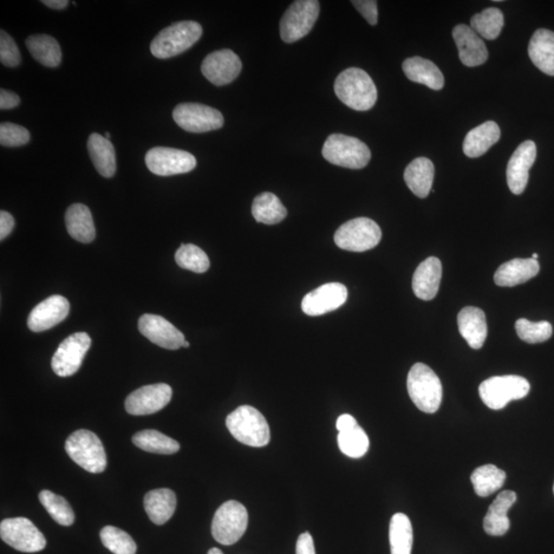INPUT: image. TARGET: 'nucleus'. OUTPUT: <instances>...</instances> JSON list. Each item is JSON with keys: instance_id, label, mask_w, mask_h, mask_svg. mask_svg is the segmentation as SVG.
Returning <instances> with one entry per match:
<instances>
[{"instance_id": "1", "label": "nucleus", "mask_w": 554, "mask_h": 554, "mask_svg": "<svg viewBox=\"0 0 554 554\" xmlns=\"http://www.w3.org/2000/svg\"><path fill=\"white\" fill-rule=\"evenodd\" d=\"M334 89L339 100L356 111H368L377 102L375 83L366 71L360 68L344 70L336 78Z\"/></svg>"}, {"instance_id": "2", "label": "nucleus", "mask_w": 554, "mask_h": 554, "mask_svg": "<svg viewBox=\"0 0 554 554\" xmlns=\"http://www.w3.org/2000/svg\"><path fill=\"white\" fill-rule=\"evenodd\" d=\"M226 426L233 438L244 445L261 448L269 445L270 429L265 417L251 406H241L227 416Z\"/></svg>"}, {"instance_id": "3", "label": "nucleus", "mask_w": 554, "mask_h": 554, "mask_svg": "<svg viewBox=\"0 0 554 554\" xmlns=\"http://www.w3.org/2000/svg\"><path fill=\"white\" fill-rule=\"evenodd\" d=\"M408 393L422 412H438L442 401V386L438 375L425 363H416L408 375Z\"/></svg>"}, {"instance_id": "4", "label": "nucleus", "mask_w": 554, "mask_h": 554, "mask_svg": "<svg viewBox=\"0 0 554 554\" xmlns=\"http://www.w3.org/2000/svg\"><path fill=\"white\" fill-rule=\"evenodd\" d=\"M203 35V27L198 22L182 21L161 30L150 44L154 57L168 59L184 53Z\"/></svg>"}, {"instance_id": "5", "label": "nucleus", "mask_w": 554, "mask_h": 554, "mask_svg": "<svg viewBox=\"0 0 554 554\" xmlns=\"http://www.w3.org/2000/svg\"><path fill=\"white\" fill-rule=\"evenodd\" d=\"M65 449L69 457L88 472L101 473L106 469L107 457L103 443L90 430L81 429L70 434Z\"/></svg>"}, {"instance_id": "6", "label": "nucleus", "mask_w": 554, "mask_h": 554, "mask_svg": "<svg viewBox=\"0 0 554 554\" xmlns=\"http://www.w3.org/2000/svg\"><path fill=\"white\" fill-rule=\"evenodd\" d=\"M323 156L331 164L361 169L371 160V150L360 139L342 134H332L325 140Z\"/></svg>"}, {"instance_id": "7", "label": "nucleus", "mask_w": 554, "mask_h": 554, "mask_svg": "<svg viewBox=\"0 0 554 554\" xmlns=\"http://www.w3.org/2000/svg\"><path fill=\"white\" fill-rule=\"evenodd\" d=\"M529 391V381L516 375L488 378L479 388L481 401L492 410H502L512 401L524 399Z\"/></svg>"}, {"instance_id": "8", "label": "nucleus", "mask_w": 554, "mask_h": 554, "mask_svg": "<svg viewBox=\"0 0 554 554\" xmlns=\"http://www.w3.org/2000/svg\"><path fill=\"white\" fill-rule=\"evenodd\" d=\"M249 524L246 508L238 501L230 500L222 504L215 513L212 534L222 545H232L244 536Z\"/></svg>"}, {"instance_id": "9", "label": "nucleus", "mask_w": 554, "mask_h": 554, "mask_svg": "<svg viewBox=\"0 0 554 554\" xmlns=\"http://www.w3.org/2000/svg\"><path fill=\"white\" fill-rule=\"evenodd\" d=\"M382 231L375 221L356 218L338 228L335 243L340 249L349 252H366L380 243Z\"/></svg>"}, {"instance_id": "10", "label": "nucleus", "mask_w": 554, "mask_h": 554, "mask_svg": "<svg viewBox=\"0 0 554 554\" xmlns=\"http://www.w3.org/2000/svg\"><path fill=\"white\" fill-rule=\"evenodd\" d=\"M319 15L316 0H298L286 10L280 21V36L286 43H293L309 34Z\"/></svg>"}, {"instance_id": "11", "label": "nucleus", "mask_w": 554, "mask_h": 554, "mask_svg": "<svg viewBox=\"0 0 554 554\" xmlns=\"http://www.w3.org/2000/svg\"><path fill=\"white\" fill-rule=\"evenodd\" d=\"M0 537L18 551L34 553L47 546L43 534L28 519H6L0 524Z\"/></svg>"}, {"instance_id": "12", "label": "nucleus", "mask_w": 554, "mask_h": 554, "mask_svg": "<svg viewBox=\"0 0 554 554\" xmlns=\"http://www.w3.org/2000/svg\"><path fill=\"white\" fill-rule=\"evenodd\" d=\"M174 121L191 133H206L224 125V117L219 110L204 104L182 103L174 109Z\"/></svg>"}, {"instance_id": "13", "label": "nucleus", "mask_w": 554, "mask_h": 554, "mask_svg": "<svg viewBox=\"0 0 554 554\" xmlns=\"http://www.w3.org/2000/svg\"><path fill=\"white\" fill-rule=\"evenodd\" d=\"M145 162L150 172L161 177L191 172L197 167V159L191 153L168 147L150 149Z\"/></svg>"}, {"instance_id": "14", "label": "nucleus", "mask_w": 554, "mask_h": 554, "mask_svg": "<svg viewBox=\"0 0 554 554\" xmlns=\"http://www.w3.org/2000/svg\"><path fill=\"white\" fill-rule=\"evenodd\" d=\"M92 345L87 332H75L69 336L58 347L51 360V369L59 377H70L80 370L84 356Z\"/></svg>"}, {"instance_id": "15", "label": "nucleus", "mask_w": 554, "mask_h": 554, "mask_svg": "<svg viewBox=\"0 0 554 554\" xmlns=\"http://www.w3.org/2000/svg\"><path fill=\"white\" fill-rule=\"evenodd\" d=\"M172 395L171 386L165 383L143 386L128 396L126 410L134 416L152 415L167 407Z\"/></svg>"}, {"instance_id": "16", "label": "nucleus", "mask_w": 554, "mask_h": 554, "mask_svg": "<svg viewBox=\"0 0 554 554\" xmlns=\"http://www.w3.org/2000/svg\"><path fill=\"white\" fill-rule=\"evenodd\" d=\"M243 64L231 50H221L207 55L201 64V73L215 86L222 87L236 81Z\"/></svg>"}, {"instance_id": "17", "label": "nucleus", "mask_w": 554, "mask_h": 554, "mask_svg": "<svg viewBox=\"0 0 554 554\" xmlns=\"http://www.w3.org/2000/svg\"><path fill=\"white\" fill-rule=\"evenodd\" d=\"M347 286L339 283L325 284L303 298L302 310L309 316H319L334 311L347 302Z\"/></svg>"}, {"instance_id": "18", "label": "nucleus", "mask_w": 554, "mask_h": 554, "mask_svg": "<svg viewBox=\"0 0 554 554\" xmlns=\"http://www.w3.org/2000/svg\"><path fill=\"white\" fill-rule=\"evenodd\" d=\"M138 328L143 336L161 348L177 350L183 347L185 342L183 332L162 316H142L139 319Z\"/></svg>"}, {"instance_id": "19", "label": "nucleus", "mask_w": 554, "mask_h": 554, "mask_svg": "<svg viewBox=\"0 0 554 554\" xmlns=\"http://www.w3.org/2000/svg\"><path fill=\"white\" fill-rule=\"evenodd\" d=\"M536 156L537 147L533 141L521 143L513 152L506 169L507 184L513 194L519 195L525 191Z\"/></svg>"}, {"instance_id": "20", "label": "nucleus", "mask_w": 554, "mask_h": 554, "mask_svg": "<svg viewBox=\"0 0 554 554\" xmlns=\"http://www.w3.org/2000/svg\"><path fill=\"white\" fill-rule=\"evenodd\" d=\"M70 304L66 298L55 295L39 303L28 317V328L35 332L54 328L69 315Z\"/></svg>"}, {"instance_id": "21", "label": "nucleus", "mask_w": 554, "mask_h": 554, "mask_svg": "<svg viewBox=\"0 0 554 554\" xmlns=\"http://www.w3.org/2000/svg\"><path fill=\"white\" fill-rule=\"evenodd\" d=\"M453 37L460 60L465 66L477 67L487 62L488 53L486 44L472 27L464 24L456 26Z\"/></svg>"}, {"instance_id": "22", "label": "nucleus", "mask_w": 554, "mask_h": 554, "mask_svg": "<svg viewBox=\"0 0 554 554\" xmlns=\"http://www.w3.org/2000/svg\"><path fill=\"white\" fill-rule=\"evenodd\" d=\"M442 267L441 261L430 257L418 266L413 277V291L415 295L425 301H430L440 289Z\"/></svg>"}, {"instance_id": "23", "label": "nucleus", "mask_w": 554, "mask_h": 554, "mask_svg": "<svg viewBox=\"0 0 554 554\" xmlns=\"http://www.w3.org/2000/svg\"><path fill=\"white\" fill-rule=\"evenodd\" d=\"M517 498V494L513 491H504L494 500L484 519V529L488 535L503 536L510 530L511 520L507 514L516 503Z\"/></svg>"}, {"instance_id": "24", "label": "nucleus", "mask_w": 554, "mask_h": 554, "mask_svg": "<svg viewBox=\"0 0 554 554\" xmlns=\"http://www.w3.org/2000/svg\"><path fill=\"white\" fill-rule=\"evenodd\" d=\"M540 265L535 259H513L502 264L495 273L494 282L499 286H516L535 277Z\"/></svg>"}, {"instance_id": "25", "label": "nucleus", "mask_w": 554, "mask_h": 554, "mask_svg": "<svg viewBox=\"0 0 554 554\" xmlns=\"http://www.w3.org/2000/svg\"><path fill=\"white\" fill-rule=\"evenodd\" d=\"M460 334L472 349L484 347L488 335L485 312L478 308H463L458 315Z\"/></svg>"}, {"instance_id": "26", "label": "nucleus", "mask_w": 554, "mask_h": 554, "mask_svg": "<svg viewBox=\"0 0 554 554\" xmlns=\"http://www.w3.org/2000/svg\"><path fill=\"white\" fill-rule=\"evenodd\" d=\"M501 130L496 122L487 121L469 132L463 143V152L471 159L484 155L500 140Z\"/></svg>"}, {"instance_id": "27", "label": "nucleus", "mask_w": 554, "mask_h": 554, "mask_svg": "<svg viewBox=\"0 0 554 554\" xmlns=\"http://www.w3.org/2000/svg\"><path fill=\"white\" fill-rule=\"evenodd\" d=\"M403 73L410 81L439 90L445 86V78L436 65L421 57L409 58L402 64Z\"/></svg>"}, {"instance_id": "28", "label": "nucleus", "mask_w": 554, "mask_h": 554, "mask_svg": "<svg viewBox=\"0 0 554 554\" xmlns=\"http://www.w3.org/2000/svg\"><path fill=\"white\" fill-rule=\"evenodd\" d=\"M527 51L538 69L547 75L554 76V32L538 29L531 38Z\"/></svg>"}, {"instance_id": "29", "label": "nucleus", "mask_w": 554, "mask_h": 554, "mask_svg": "<svg viewBox=\"0 0 554 554\" xmlns=\"http://www.w3.org/2000/svg\"><path fill=\"white\" fill-rule=\"evenodd\" d=\"M435 169L433 161L426 158L414 160L407 167L403 178L416 197L425 199L432 191Z\"/></svg>"}, {"instance_id": "30", "label": "nucleus", "mask_w": 554, "mask_h": 554, "mask_svg": "<svg viewBox=\"0 0 554 554\" xmlns=\"http://www.w3.org/2000/svg\"><path fill=\"white\" fill-rule=\"evenodd\" d=\"M65 223L70 237L80 243L90 244L96 238L92 213L87 206L82 204L70 206L65 215Z\"/></svg>"}, {"instance_id": "31", "label": "nucleus", "mask_w": 554, "mask_h": 554, "mask_svg": "<svg viewBox=\"0 0 554 554\" xmlns=\"http://www.w3.org/2000/svg\"><path fill=\"white\" fill-rule=\"evenodd\" d=\"M177 507V497L169 488H158L150 491L144 498V508L150 520L153 524L161 526L174 516Z\"/></svg>"}, {"instance_id": "32", "label": "nucleus", "mask_w": 554, "mask_h": 554, "mask_svg": "<svg viewBox=\"0 0 554 554\" xmlns=\"http://www.w3.org/2000/svg\"><path fill=\"white\" fill-rule=\"evenodd\" d=\"M90 160L96 169L103 177L113 178L116 172L115 150L105 137L92 134L88 141Z\"/></svg>"}, {"instance_id": "33", "label": "nucleus", "mask_w": 554, "mask_h": 554, "mask_svg": "<svg viewBox=\"0 0 554 554\" xmlns=\"http://www.w3.org/2000/svg\"><path fill=\"white\" fill-rule=\"evenodd\" d=\"M26 47L32 57L45 67L56 68L61 63L60 44L54 37L45 35H32L26 39Z\"/></svg>"}, {"instance_id": "34", "label": "nucleus", "mask_w": 554, "mask_h": 554, "mask_svg": "<svg viewBox=\"0 0 554 554\" xmlns=\"http://www.w3.org/2000/svg\"><path fill=\"white\" fill-rule=\"evenodd\" d=\"M252 213L259 223L275 225L288 215L286 208L276 194L264 192L254 199Z\"/></svg>"}, {"instance_id": "35", "label": "nucleus", "mask_w": 554, "mask_h": 554, "mask_svg": "<svg viewBox=\"0 0 554 554\" xmlns=\"http://www.w3.org/2000/svg\"><path fill=\"white\" fill-rule=\"evenodd\" d=\"M413 527L403 513H395L390 520L389 541L391 554H410L413 547Z\"/></svg>"}, {"instance_id": "36", "label": "nucleus", "mask_w": 554, "mask_h": 554, "mask_svg": "<svg viewBox=\"0 0 554 554\" xmlns=\"http://www.w3.org/2000/svg\"><path fill=\"white\" fill-rule=\"evenodd\" d=\"M133 442L136 447L149 453L172 455L177 453L180 449L177 441L168 438L166 434L153 429L137 433L133 436Z\"/></svg>"}, {"instance_id": "37", "label": "nucleus", "mask_w": 554, "mask_h": 554, "mask_svg": "<svg viewBox=\"0 0 554 554\" xmlns=\"http://www.w3.org/2000/svg\"><path fill=\"white\" fill-rule=\"evenodd\" d=\"M471 480L475 493L480 497H488L503 487L506 473L497 466L488 464L475 469Z\"/></svg>"}, {"instance_id": "38", "label": "nucleus", "mask_w": 554, "mask_h": 554, "mask_svg": "<svg viewBox=\"0 0 554 554\" xmlns=\"http://www.w3.org/2000/svg\"><path fill=\"white\" fill-rule=\"evenodd\" d=\"M471 27L477 34L488 39V41H494L496 39L503 28L504 16L502 12L496 8H488L480 12V14L474 15L472 18Z\"/></svg>"}, {"instance_id": "39", "label": "nucleus", "mask_w": 554, "mask_h": 554, "mask_svg": "<svg viewBox=\"0 0 554 554\" xmlns=\"http://www.w3.org/2000/svg\"><path fill=\"white\" fill-rule=\"evenodd\" d=\"M39 501L57 524L69 527L74 523L75 516L73 508L64 497L44 490L39 494Z\"/></svg>"}, {"instance_id": "40", "label": "nucleus", "mask_w": 554, "mask_h": 554, "mask_svg": "<svg viewBox=\"0 0 554 554\" xmlns=\"http://www.w3.org/2000/svg\"><path fill=\"white\" fill-rule=\"evenodd\" d=\"M338 446L340 451L350 458H362L366 455L370 447V441L366 432L356 426L348 432L339 433Z\"/></svg>"}, {"instance_id": "41", "label": "nucleus", "mask_w": 554, "mask_h": 554, "mask_svg": "<svg viewBox=\"0 0 554 554\" xmlns=\"http://www.w3.org/2000/svg\"><path fill=\"white\" fill-rule=\"evenodd\" d=\"M175 259L181 269L195 273H204L211 265L207 254L198 246L191 244L182 245L176 252Z\"/></svg>"}, {"instance_id": "42", "label": "nucleus", "mask_w": 554, "mask_h": 554, "mask_svg": "<svg viewBox=\"0 0 554 554\" xmlns=\"http://www.w3.org/2000/svg\"><path fill=\"white\" fill-rule=\"evenodd\" d=\"M102 543L114 554H136L137 545L128 533L113 526L103 527L100 533Z\"/></svg>"}, {"instance_id": "43", "label": "nucleus", "mask_w": 554, "mask_h": 554, "mask_svg": "<svg viewBox=\"0 0 554 554\" xmlns=\"http://www.w3.org/2000/svg\"><path fill=\"white\" fill-rule=\"evenodd\" d=\"M516 330L521 340L530 343H542L552 336V325L549 322H530L520 318L516 323Z\"/></svg>"}, {"instance_id": "44", "label": "nucleus", "mask_w": 554, "mask_h": 554, "mask_svg": "<svg viewBox=\"0 0 554 554\" xmlns=\"http://www.w3.org/2000/svg\"><path fill=\"white\" fill-rule=\"evenodd\" d=\"M30 133L22 126L3 122L0 126V144L5 147H19L27 144Z\"/></svg>"}, {"instance_id": "45", "label": "nucleus", "mask_w": 554, "mask_h": 554, "mask_svg": "<svg viewBox=\"0 0 554 554\" xmlns=\"http://www.w3.org/2000/svg\"><path fill=\"white\" fill-rule=\"evenodd\" d=\"M0 61L6 67H17L21 63L18 45L5 31L0 32Z\"/></svg>"}, {"instance_id": "46", "label": "nucleus", "mask_w": 554, "mask_h": 554, "mask_svg": "<svg viewBox=\"0 0 554 554\" xmlns=\"http://www.w3.org/2000/svg\"><path fill=\"white\" fill-rule=\"evenodd\" d=\"M351 4L367 20L370 25L378 23L377 2H374V0H355Z\"/></svg>"}, {"instance_id": "47", "label": "nucleus", "mask_w": 554, "mask_h": 554, "mask_svg": "<svg viewBox=\"0 0 554 554\" xmlns=\"http://www.w3.org/2000/svg\"><path fill=\"white\" fill-rule=\"evenodd\" d=\"M296 554H316L314 538H312L309 533H304L299 536Z\"/></svg>"}, {"instance_id": "48", "label": "nucleus", "mask_w": 554, "mask_h": 554, "mask_svg": "<svg viewBox=\"0 0 554 554\" xmlns=\"http://www.w3.org/2000/svg\"><path fill=\"white\" fill-rule=\"evenodd\" d=\"M15 220L8 212H0V239L4 240L8 238L14 230Z\"/></svg>"}, {"instance_id": "49", "label": "nucleus", "mask_w": 554, "mask_h": 554, "mask_svg": "<svg viewBox=\"0 0 554 554\" xmlns=\"http://www.w3.org/2000/svg\"><path fill=\"white\" fill-rule=\"evenodd\" d=\"M20 97L10 90H6L2 89L0 90V109L2 110H10L15 108L20 104Z\"/></svg>"}, {"instance_id": "50", "label": "nucleus", "mask_w": 554, "mask_h": 554, "mask_svg": "<svg viewBox=\"0 0 554 554\" xmlns=\"http://www.w3.org/2000/svg\"><path fill=\"white\" fill-rule=\"evenodd\" d=\"M357 425L356 420L349 414L341 415L336 423L339 433L348 432V430L354 429Z\"/></svg>"}, {"instance_id": "51", "label": "nucleus", "mask_w": 554, "mask_h": 554, "mask_svg": "<svg viewBox=\"0 0 554 554\" xmlns=\"http://www.w3.org/2000/svg\"><path fill=\"white\" fill-rule=\"evenodd\" d=\"M42 3L54 10H63L69 4L67 0H43Z\"/></svg>"}, {"instance_id": "52", "label": "nucleus", "mask_w": 554, "mask_h": 554, "mask_svg": "<svg viewBox=\"0 0 554 554\" xmlns=\"http://www.w3.org/2000/svg\"><path fill=\"white\" fill-rule=\"evenodd\" d=\"M207 554H224V553L222 552L218 549H212V550H208Z\"/></svg>"}, {"instance_id": "53", "label": "nucleus", "mask_w": 554, "mask_h": 554, "mask_svg": "<svg viewBox=\"0 0 554 554\" xmlns=\"http://www.w3.org/2000/svg\"><path fill=\"white\" fill-rule=\"evenodd\" d=\"M189 347H191V344H189V342L185 340V342L183 343V347L188 348Z\"/></svg>"}, {"instance_id": "54", "label": "nucleus", "mask_w": 554, "mask_h": 554, "mask_svg": "<svg viewBox=\"0 0 554 554\" xmlns=\"http://www.w3.org/2000/svg\"><path fill=\"white\" fill-rule=\"evenodd\" d=\"M539 257L538 254H533L532 259L537 260Z\"/></svg>"}, {"instance_id": "55", "label": "nucleus", "mask_w": 554, "mask_h": 554, "mask_svg": "<svg viewBox=\"0 0 554 554\" xmlns=\"http://www.w3.org/2000/svg\"><path fill=\"white\" fill-rule=\"evenodd\" d=\"M104 137H105V138L107 140H109L111 138V135L109 133H106L105 136H104Z\"/></svg>"}, {"instance_id": "56", "label": "nucleus", "mask_w": 554, "mask_h": 554, "mask_svg": "<svg viewBox=\"0 0 554 554\" xmlns=\"http://www.w3.org/2000/svg\"><path fill=\"white\" fill-rule=\"evenodd\" d=\"M553 493H554V485H553Z\"/></svg>"}]
</instances>
